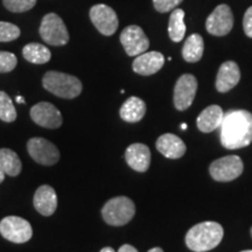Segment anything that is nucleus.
<instances>
[{
    "label": "nucleus",
    "instance_id": "obj_9",
    "mask_svg": "<svg viewBox=\"0 0 252 252\" xmlns=\"http://www.w3.org/2000/svg\"><path fill=\"white\" fill-rule=\"evenodd\" d=\"M90 19L99 33L105 36L113 35L119 25L116 12L104 4H97L90 8Z\"/></svg>",
    "mask_w": 252,
    "mask_h": 252
},
{
    "label": "nucleus",
    "instance_id": "obj_30",
    "mask_svg": "<svg viewBox=\"0 0 252 252\" xmlns=\"http://www.w3.org/2000/svg\"><path fill=\"white\" fill-rule=\"evenodd\" d=\"M243 28L245 34L249 37H252V6L247 9L243 19Z\"/></svg>",
    "mask_w": 252,
    "mask_h": 252
},
{
    "label": "nucleus",
    "instance_id": "obj_36",
    "mask_svg": "<svg viewBox=\"0 0 252 252\" xmlns=\"http://www.w3.org/2000/svg\"><path fill=\"white\" fill-rule=\"evenodd\" d=\"M187 127H188V126L186 125L185 123H182V124H181V128H182V130H187Z\"/></svg>",
    "mask_w": 252,
    "mask_h": 252
},
{
    "label": "nucleus",
    "instance_id": "obj_38",
    "mask_svg": "<svg viewBox=\"0 0 252 252\" xmlns=\"http://www.w3.org/2000/svg\"><path fill=\"white\" fill-rule=\"evenodd\" d=\"M251 236H252V228H251Z\"/></svg>",
    "mask_w": 252,
    "mask_h": 252
},
{
    "label": "nucleus",
    "instance_id": "obj_32",
    "mask_svg": "<svg viewBox=\"0 0 252 252\" xmlns=\"http://www.w3.org/2000/svg\"><path fill=\"white\" fill-rule=\"evenodd\" d=\"M100 252H116V251L113 250L112 248H110V247H106V248H103L102 250H100Z\"/></svg>",
    "mask_w": 252,
    "mask_h": 252
},
{
    "label": "nucleus",
    "instance_id": "obj_1",
    "mask_svg": "<svg viewBox=\"0 0 252 252\" xmlns=\"http://www.w3.org/2000/svg\"><path fill=\"white\" fill-rule=\"evenodd\" d=\"M220 143L228 150H238L252 143V113L247 110H230L223 116Z\"/></svg>",
    "mask_w": 252,
    "mask_h": 252
},
{
    "label": "nucleus",
    "instance_id": "obj_16",
    "mask_svg": "<svg viewBox=\"0 0 252 252\" xmlns=\"http://www.w3.org/2000/svg\"><path fill=\"white\" fill-rule=\"evenodd\" d=\"M33 203L41 215H53L58 208V195H56L55 189L48 185L41 186L34 194Z\"/></svg>",
    "mask_w": 252,
    "mask_h": 252
},
{
    "label": "nucleus",
    "instance_id": "obj_35",
    "mask_svg": "<svg viewBox=\"0 0 252 252\" xmlns=\"http://www.w3.org/2000/svg\"><path fill=\"white\" fill-rule=\"evenodd\" d=\"M15 99H17V102L20 103V104H24L25 103V99L21 96H17V98H15Z\"/></svg>",
    "mask_w": 252,
    "mask_h": 252
},
{
    "label": "nucleus",
    "instance_id": "obj_2",
    "mask_svg": "<svg viewBox=\"0 0 252 252\" xmlns=\"http://www.w3.org/2000/svg\"><path fill=\"white\" fill-rule=\"evenodd\" d=\"M222 225L217 222H202L194 225L186 235V244L194 252H206L215 249L222 242Z\"/></svg>",
    "mask_w": 252,
    "mask_h": 252
},
{
    "label": "nucleus",
    "instance_id": "obj_23",
    "mask_svg": "<svg viewBox=\"0 0 252 252\" xmlns=\"http://www.w3.org/2000/svg\"><path fill=\"white\" fill-rule=\"evenodd\" d=\"M20 159L14 151L8 149L0 150V169L9 176H17L21 173Z\"/></svg>",
    "mask_w": 252,
    "mask_h": 252
},
{
    "label": "nucleus",
    "instance_id": "obj_10",
    "mask_svg": "<svg viewBox=\"0 0 252 252\" xmlns=\"http://www.w3.org/2000/svg\"><path fill=\"white\" fill-rule=\"evenodd\" d=\"M234 27V15L228 5H219L207 19L208 33L215 36H224Z\"/></svg>",
    "mask_w": 252,
    "mask_h": 252
},
{
    "label": "nucleus",
    "instance_id": "obj_21",
    "mask_svg": "<svg viewBox=\"0 0 252 252\" xmlns=\"http://www.w3.org/2000/svg\"><path fill=\"white\" fill-rule=\"evenodd\" d=\"M203 50L204 42L202 36L200 34H191L186 40L184 48H182V56L187 62H198L202 59Z\"/></svg>",
    "mask_w": 252,
    "mask_h": 252
},
{
    "label": "nucleus",
    "instance_id": "obj_14",
    "mask_svg": "<svg viewBox=\"0 0 252 252\" xmlns=\"http://www.w3.org/2000/svg\"><path fill=\"white\" fill-rule=\"evenodd\" d=\"M165 64V58L159 52H149L138 55L132 63V68L134 72L143 75V76H150L158 72Z\"/></svg>",
    "mask_w": 252,
    "mask_h": 252
},
{
    "label": "nucleus",
    "instance_id": "obj_12",
    "mask_svg": "<svg viewBox=\"0 0 252 252\" xmlns=\"http://www.w3.org/2000/svg\"><path fill=\"white\" fill-rule=\"evenodd\" d=\"M197 91L196 77L185 74L179 78L174 88V106L179 111H185L191 105Z\"/></svg>",
    "mask_w": 252,
    "mask_h": 252
},
{
    "label": "nucleus",
    "instance_id": "obj_34",
    "mask_svg": "<svg viewBox=\"0 0 252 252\" xmlns=\"http://www.w3.org/2000/svg\"><path fill=\"white\" fill-rule=\"evenodd\" d=\"M149 252H163V250L161 248H153V249H151Z\"/></svg>",
    "mask_w": 252,
    "mask_h": 252
},
{
    "label": "nucleus",
    "instance_id": "obj_22",
    "mask_svg": "<svg viewBox=\"0 0 252 252\" xmlns=\"http://www.w3.org/2000/svg\"><path fill=\"white\" fill-rule=\"evenodd\" d=\"M23 55L28 62L34 63V64H45L52 59L50 50L46 46L36 42L28 43V45L25 46L23 49Z\"/></svg>",
    "mask_w": 252,
    "mask_h": 252
},
{
    "label": "nucleus",
    "instance_id": "obj_28",
    "mask_svg": "<svg viewBox=\"0 0 252 252\" xmlns=\"http://www.w3.org/2000/svg\"><path fill=\"white\" fill-rule=\"evenodd\" d=\"M18 60L13 53L1 52L0 50V72H9L17 67Z\"/></svg>",
    "mask_w": 252,
    "mask_h": 252
},
{
    "label": "nucleus",
    "instance_id": "obj_17",
    "mask_svg": "<svg viewBox=\"0 0 252 252\" xmlns=\"http://www.w3.org/2000/svg\"><path fill=\"white\" fill-rule=\"evenodd\" d=\"M241 80V71L237 63L226 61L220 67L216 78V89L220 93H228L237 86Z\"/></svg>",
    "mask_w": 252,
    "mask_h": 252
},
{
    "label": "nucleus",
    "instance_id": "obj_8",
    "mask_svg": "<svg viewBox=\"0 0 252 252\" xmlns=\"http://www.w3.org/2000/svg\"><path fill=\"white\" fill-rule=\"evenodd\" d=\"M27 151L34 161L43 166H53L59 161V149L45 138H32L27 143Z\"/></svg>",
    "mask_w": 252,
    "mask_h": 252
},
{
    "label": "nucleus",
    "instance_id": "obj_25",
    "mask_svg": "<svg viewBox=\"0 0 252 252\" xmlns=\"http://www.w3.org/2000/svg\"><path fill=\"white\" fill-rule=\"evenodd\" d=\"M17 118V110L9 96L4 91H0V119L2 122L12 123Z\"/></svg>",
    "mask_w": 252,
    "mask_h": 252
},
{
    "label": "nucleus",
    "instance_id": "obj_18",
    "mask_svg": "<svg viewBox=\"0 0 252 252\" xmlns=\"http://www.w3.org/2000/svg\"><path fill=\"white\" fill-rule=\"evenodd\" d=\"M157 150L168 159H179L186 153V145L181 138L172 133H165L157 140Z\"/></svg>",
    "mask_w": 252,
    "mask_h": 252
},
{
    "label": "nucleus",
    "instance_id": "obj_15",
    "mask_svg": "<svg viewBox=\"0 0 252 252\" xmlns=\"http://www.w3.org/2000/svg\"><path fill=\"white\" fill-rule=\"evenodd\" d=\"M125 160L127 165L134 171L144 173L150 168L151 151L146 145L135 143L126 149Z\"/></svg>",
    "mask_w": 252,
    "mask_h": 252
},
{
    "label": "nucleus",
    "instance_id": "obj_19",
    "mask_svg": "<svg viewBox=\"0 0 252 252\" xmlns=\"http://www.w3.org/2000/svg\"><path fill=\"white\" fill-rule=\"evenodd\" d=\"M223 116L224 112L219 105H210L203 110L198 115L196 124L198 130L203 133H209V132L215 131L222 124Z\"/></svg>",
    "mask_w": 252,
    "mask_h": 252
},
{
    "label": "nucleus",
    "instance_id": "obj_31",
    "mask_svg": "<svg viewBox=\"0 0 252 252\" xmlns=\"http://www.w3.org/2000/svg\"><path fill=\"white\" fill-rule=\"evenodd\" d=\"M118 252H138V250L130 244H124V245H122L121 248H119Z\"/></svg>",
    "mask_w": 252,
    "mask_h": 252
},
{
    "label": "nucleus",
    "instance_id": "obj_13",
    "mask_svg": "<svg viewBox=\"0 0 252 252\" xmlns=\"http://www.w3.org/2000/svg\"><path fill=\"white\" fill-rule=\"evenodd\" d=\"M31 118L35 124L46 128H59L63 118L60 110L48 102H40L31 109Z\"/></svg>",
    "mask_w": 252,
    "mask_h": 252
},
{
    "label": "nucleus",
    "instance_id": "obj_6",
    "mask_svg": "<svg viewBox=\"0 0 252 252\" xmlns=\"http://www.w3.org/2000/svg\"><path fill=\"white\" fill-rule=\"evenodd\" d=\"M0 234L12 243L23 244L33 236V229L27 220L19 216H7L0 222Z\"/></svg>",
    "mask_w": 252,
    "mask_h": 252
},
{
    "label": "nucleus",
    "instance_id": "obj_4",
    "mask_svg": "<svg viewBox=\"0 0 252 252\" xmlns=\"http://www.w3.org/2000/svg\"><path fill=\"white\" fill-rule=\"evenodd\" d=\"M135 206L131 198L126 196H117L109 200L104 204L102 216L110 225L122 226L127 224L133 219Z\"/></svg>",
    "mask_w": 252,
    "mask_h": 252
},
{
    "label": "nucleus",
    "instance_id": "obj_11",
    "mask_svg": "<svg viewBox=\"0 0 252 252\" xmlns=\"http://www.w3.org/2000/svg\"><path fill=\"white\" fill-rule=\"evenodd\" d=\"M121 42L128 56H138L146 52L150 40L139 26L131 25L124 28L121 34Z\"/></svg>",
    "mask_w": 252,
    "mask_h": 252
},
{
    "label": "nucleus",
    "instance_id": "obj_7",
    "mask_svg": "<svg viewBox=\"0 0 252 252\" xmlns=\"http://www.w3.org/2000/svg\"><path fill=\"white\" fill-rule=\"evenodd\" d=\"M244 165L237 156H228L217 159L209 167L210 175L214 180L220 182H229L237 179L243 173Z\"/></svg>",
    "mask_w": 252,
    "mask_h": 252
},
{
    "label": "nucleus",
    "instance_id": "obj_29",
    "mask_svg": "<svg viewBox=\"0 0 252 252\" xmlns=\"http://www.w3.org/2000/svg\"><path fill=\"white\" fill-rule=\"evenodd\" d=\"M182 2V0H153L154 8L160 13H166V12L172 11L178 7Z\"/></svg>",
    "mask_w": 252,
    "mask_h": 252
},
{
    "label": "nucleus",
    "instance_id": "obj_27",
    "mask_svg": "<svg viewBox=\"0 0 252 252\" xmlns=\"http://www.w3.org/2000/svg\"><path fill=\"white\" fill-rule=\"evenodd\" d=\"M20 36V28L11 23L0 21V42H9Z\"/></svg>",
    "mask_w": 252,
    "mask_h": 252
},
{
    "label": "nucleus",
    "instance_id": "obj_37",
    "mask_svg": "<svg viewBox=\"0 0 252 252\" xmlns=\"http://www.w3.org/2000/svg\"><path fill=\"white\" fill-rule=\"evenodd\" d=\"M242 252H252V250H245V251H242Z\"/></svg>",
    "mask_w": 252,
    "mask_h": 252
},
{
    "label": "nucleus",
    "instance_id": "obj_26",
    "mask_svg": "<svg viewBox=\"0 0 252 252\" xmlns=\"http://www.w3.org/2000/svg\"><path fill=\"white\" fill-rule=\"evenodd\" d=\"M37 0H2L5 8L13 13H23L30 11L36 5Z\"/></svg>",
    "mask_w": 252,
    "mask_h": 252
},
{
    "label": "nucleus",
    "instance_id": "obj_3",
    "mask_svg": "<svg viewBox=\"0 0 252 252\" xmlns=\"http://www.w3.org/2000/svg\"><path fill=\"white\" fill-rule=\"evenodd\" d=\"M42 86L55 96L72 99L82 93V82L72 75L59 71L46 72L42 78Z\"/></svg>",
    "mask_w": 252,
    "mask_h": 252
},
{
    "label": "nucleus",
    "instance_id": "obj_33",
    "mask_svg": "<svg viewBox=\"0 0 252 252\" xmlns=\"http://www.w3.org/2000/svg\"><path fill=\"white\" fill-rule=\"evenodd\" d=\"M5 175H6V174H5V173H4V172H2V171H1V169H0V184H1V182L5 180Z\"/></svg>",
    "mask_w": 252,
    "mask_h": 252
},
{
    "label": "nucleus",
    "instance_id": "obj_5",
    "mask_svg": "<svg viewBox=\"0 0 252 252\" xmlns=\"http://www.w3.org/2000/svg\"><path fill=\"white\" fill-rule=\"evenodd\" d=\"M39 33L41 39L50 46H64L69 42V33L58 14L48 13L41 21Z\"/></svg>",
    "mask_w": 252,
    "mask_h": 252
},
{
    "label": "nucleus",
    "instance_id": "obj_20",
    "mask_svg": "<svg viewBox=\"0 0 252 252\" xmlns=\"http://www.w3.org/2000/svg\"><path fill=\"white\" fill-rule=\"evenodd\" d=\"M146 113V104L139 97L132 96L123 104L119 115L126 123H138L144 118Z\"/></svg>",
    "mask_w": 252,
    "mask_h": 252
},
{
    "label": "nucleus",
    "instance_id": "obj_24",
    "mask_svg": "<svg viewBox=\"0 0 252 252\" xmlns=\"http://www.w3.org/2000/svg\"><path fill=\"white\" fill-rule=\"evenodd\" d=\"M168 34L171 40L174 41V42H180V41L184 40L186 34L184 9L178 8L172 12L171 17H169Z\"/></svg>",
    "mask_w": 252,
    "mask_h": 252
}]
</instances>
